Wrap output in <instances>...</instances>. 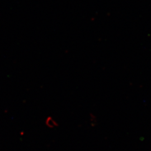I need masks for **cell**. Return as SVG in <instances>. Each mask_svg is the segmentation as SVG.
<instances>
[]
</instances>
